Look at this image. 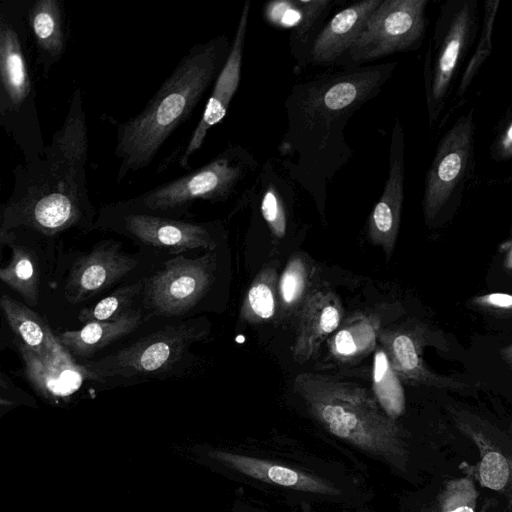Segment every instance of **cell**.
<instances>
[{
  "label": "cell",
  "instance_id": "obj_2",
  "mask_svg": "<svg viewBox=\"0 0 512 512\" xmlns=\"http://www.w3.org/2000/svg\"><path fill=\"white\" fill-rule=\"evenodd\" d=\"M83 96L81 88L74 89L44 155L13 168L12 192L0 209V235L31 231L55 237L96 228L98 211L87 186L89 135Z\"/></svg>",
  "mask_w": 512,
  "mask_h": 512
},
{
  "label": "cell",
  "instance_id": "obj_16",
  "mask_svg": "<svg viewBox=\"0 0 512 512\" xmlns=\"http://www.w3.org/2000/svg\"><path fill=\"white\" fill-rule=\"evenodd\" d=\"M404 129L396 117L391 133L389 168L384 189L368 219V237L389 259L393 253L404 200Z\"/></svg>",
  "mask_w": 512,
  "mask_h": 512
},
{
  "label": "cell",
  "instance_id": "obj_13",
  "mask_svg": "<svg viewBox=\"0 0 512 512\" xmlns=\"http://www.w3.org/2000/svg\"><path fill=\"white\" fill-rule=\"evenodd\" d=\"M250 7L251 1H245L228 57L214 82L199 122L185 144L175 149L159 165L158 172L169 169L168 167L173 164H177L181 169H188L189 161L202 147L209 130L225 117L241 80Z\"/></svg>",
  "mask_w": 512,
  "mask_h": 512
},
{
  "label": "cell",
  "instance_id": "obj_17",
  "mask_svg": "<svg viewBox=\"0 0 512 512\" xmlns=\"http://www.w3.org/2000/svg\"><path fill=\"white\" fill-rule=\"evenodd\" d=\"M213 457L234 471L257 481L296 492L340 497L341 489L332 481L286 464L231 452H214Z\"/></svg>",
  "mask_w": 512,
  "mask_h": 512
},
{
  "label": "cell",
  "instance_id": "obj_18",
  "mask_svg": "<svg viewBox=\"0 0 512 512\" xmlns=\"http://www.w3.org/2000/svg\"><path fill=\"white\" fill-rule=\"evenodd\" d=\"M296 334L292 345L294 360H310L322 343L340 326L343 307L339 297L328 288L309 292L298 311Z\"/></svg>",
  "mask_w": 512,
  "mask_h": 512
},
{
  "label": "cell",
  "instance_id": "obj_32",
  "mask_svg": "<svg viewBox=\"0 0 512 512\" xmlns=\"http://www.w3.org/2000/svg\"><path fill=\"white\" fill-rule=\"evenodd\" d=\"M498 6V0H489L484 3L483 21L480 38L471 59L469 60L466 68L464 69L463 76L460 80L457 93L459 97H461L465 93V91L473 81L474 77L478 73V70L480 69L481 65L490 55L492 47V34L496 14L498 11Z\"/></svg>",
  "mask_w": 512,
  "mask_h": 512
},
{
  "label": "cell",
  "instance_id": "obj_24",
  "mask_svg": "<svg viewBox=\"0 0 512 512\" xmlns=\"http://www.w3.org/2000/svg\"><path fill=\"white\" fill-rule=\"evenodd\" d=\"M297 18L289 37V48L299 69L309 65L313 45L328 22L336 0H293Z\"/></svg>",
  "mask_w": 512,
  "mask_h": 512
},
{
  "label": "cell",
  "instance_id": "obj_35",
  "mask_svg": "<svg viewBox=\"0 0 512 512\" xmlns=\"http://www.w3.org/2000/svg\"><path fill=\"white\" fill-rule=\"evenodd\" d=\"M502 359L512 368V343L500 351Z\"/></svg>",
  "mask_w": 512,
  "mask_h": 512
},
{
  "label": "cell",
  "instance_id": "obj_3",
  "mask_svg": "<svg viewBox=\"0 0 512 512\" xmlns=\"http://www.w3.org/2000/svg\"><path fill=\"white\" fill-rule=\"evenodd\" d=\"M231 47L226 34L189 48L143 110L116 128V181L147 168L214 84Z\"/></svg>",
  "mask_w": 512,
  "mask_h": 512
},
{
  "label": "cell",
  "instance_id": "obj_26",
  "mask_svg": "<svg viewBox=\"0 0 512 512\" xmlns=\"http://www.w3.org/2000/svg\"><path fill=\"white\" fill-rule=\"evenodd\" d=\"M6 234L10 236L6 244L11 247L12 255L9 264L0 269V279L30 307H35L39 301L40 280L37 260L28 247L17 241L13 233Z\"/></svg>",
  "mask_w": 512,
  "mask_h": 512
},
{
  "label": "cell",
  "instance_id": "obj_11",
  "mask_svg": "<svg viewBox=\"0 0 512 512\" xmlns=\"http://www.w3.org/2000/svg\"><path fill=\"white\" fill-rule=\"evenodd\" d=\"M216 271L215 249L197 258L181 254L170 258L144 278V307L154 316H186L206 297L215 282Z\"/></svg>",
  "mask_w": 512,
  "mask_h": 512
},
{
  "label": "cell",
  "instance_id": "obj_6",
  "mask_svg": "<svg viewBox=\"0 0 512 512\" xmlns=\"http://www.w3.org/2000/svg\"><path fill=\"white\" fill-rule=\"evenodd\" d=\"M257 167L247 148L230 144L205 165L117 203L135 212L184 219L196 202L227 200Z\"/></svg>",
  "mask_w": 512,
  "mask_h": 512
},
{
  "label": "cell",
  "instance_id": "obj_31",
  "mask_svg": "<svg viewBox=\"0 0 512 512\" xmlns=\"http://www.w3.org/2000/svg\"><path fill=\"white\" fill-rule=\"evenodd\" d=\"M144 278L117 288L94 305L83 309L78 319L82 323L93 321H114L132 310L134 301L142 296Z\"/></svg>",
  "mask_w": 512,
  "mask_h": 512
},
{
  "label": "cell",
  "instance_id": "obj_25",
  "mask_svg": "<svg viewBox=\"0 0 512 512\" xmlns=\"http://www.w3.org/2000/svg\"><path fill=\"white\" fill-rule=\"evenodd\" d=\"M380 332L377 315L357 313L332 334L328 341L330 355L340 362L365 356L375 348Z\"/></svg>",
  "mask_w": 512,
  "mask_h": 512
},
{
  "label": "cell",
  "instance_id": "obj_23",
  "mask_svg": "<svg viewBox=\"0 0 512 512\" xmlns=\"http://www.w3.org/2000/svg\"><path fill=\"white\" fill-rule=\"evenodd\" d=\"M0 306L19 344L39 356L49 355L64 348L48 324L30 306L7 294L2 295Z\"/></svg>",
  "mask_w": 512,
  "mask_h": 512
},
{
  "label": "cell",
  "instance_id": "obj_8",
  "mask_svg": "<svg viewBox=\"0 0 512 512\" xmlns=\"http://www.w3.org/2000/svg\"><path fill=\"white\" fill-rule=\"evenodd\" d=\"M479 29L476 0H452L440 10L424 62V85L430 127L437 121L456 72Z\"/></svg>",
  "mask_w": 512,
  "mask_h": 512
},
{
  "label": "cell",
  "instance_id": "obj_30",
  "mask_svg": "<svg viewBox=\"0 0 512 512\" xmlns=\"http://www.w3.org/2000/svg\"><path fill=\"white\" fill-rule=\"evenodd\" d=\"M310 267L301 255L292 257L278 280L279 310L282 317L289 316L309 294Z\"/></svg>",
  "mask_w": 512,
  "mask_h": 512
},
{
  "label": "cell",
  "instance_id": "obj_22",
  "mask_svg": "<svg viewBox=\"0 0 512 512\" xmlns=\"http://www.w3.org/2000/svg\"><path fill=\"white\" fill-rule=\"evenodd\" d=\"M141 322V310L132 309L117 320L88 322L78 330L62 332L57 338L71 355L88 358L132 333Z\"/></svg>",
  "mask_w": 512,
  "mask_h": 512
},
{
  "label": "cell",
  "instance_id": "obj_27",
  "mask_svg": "<svg viewBox=\"0 0 512 512\" xmlns=\"http://www.w3.org/2000/svg\"><path fill=\"white\" fill-rule=\"evenodd\" d=\"M278 275L274 268L263 269L248 288L240 309V319L259 324L272 319L279 308Z\"/></svg>",
  "mask_w": 512,
  "mask_h": 512
},
{
  "label": "cell",
  "instance_id": "obj_33",
  "mask_svg": "<svg viewBox=\"0 0 512 512\" xmlns=\"http://www.w3.org/2000/svg\"><path fill=\"white\" fill-rule=\"evenodd\" d=\"M476 491L469 479L449 482L442 492L437 512H475Z\"/></svg>",
  "mask_w": 512,
  "mask_h": 512
},
{
  "label": "cell",
  "instance_id": "obj_1",
  "mask_svg": "<svg viewBox=\"0 0 512 512\" xmlns=\"http://www.w3.org/2000/svg\"><path fill=\"white\" fill-rule=\"evenodd\" d=\"M396 62L346 66L295 83L285 102L287 126L277 147L283 171L324 213L327 188L350 161L344 130L351 117L376 97Z\"/></svg>",
  "mask_w": 512,
  "mask_h": 512
},
{
  "label": "cell",
  "instance_id": "obj_14",
  "mask_svg": "<svg viewBox=\"0 0 512 512\" xmlns=\"http://www.w3.org/2000/svg\"><path fill=\"white\" fill-rule=\"evenodd\" d=\"M139 266V259L126 253L122 243L101 240L72 265L64 288L72 304L84 302L112 287Z\"/></svg>",
  "mask_w": 512,
  "mask_h": 512
},
{
  "label": "cell",
  "instance_id": "obj_29",
  "mask_svg": "<svg viewBox=\"0 0 512 512\" xmlns=\"http://www.w3.org/2000/svg\"><path fill=\"white\" fill-rule=\"evenodd\" d=\"M460 428L466 432L478 445L482 459L479 465L481 483L493 490H503L512 483V461L468 423L461 421Z\"/></svg>",
  "mask_w": 512,
  "mask_h": 512
},
{
  "label": "cell",
  "instance_id": "obj_5",
  "mask_svg": "<svg viewBox=\"0 0 512 512\" xmlns=\"http://www.w3.org/2000/svg\"><path fill=\"white\" fill-rule=\"evenodd\" d=\"M29 0L0 2V126L28 163L44 155L30 34L26 21Z\"/></svg>",
  "mask_w": 512,
  "mask_h": 512
},
{
  "label": "cell",
  "instance_id": "obj_34",
  "mask_svg": "<svg viewBox=\"0 0 512 512\" xmlns=\"http://www.w3.org/2000/svg\"><path fill=\"white\" fill-rule=\"evenodd\" d=\"M471 303L482 309L491 312L512 313V294L492 292L475 296Z\"/></svg>",
  "mask_w": 512,
  "mask_h": 512
},
{
  "label": "cell",
  "instance_id": "obj_10",
  "mask_svg": "<svg viewBox=\"0 0 512 512\" xmlns=\"http://www.w3.org/2000/svg\"><path fill=\"white\" fill-rule=\"evenodd\" d=\"M96 228L124 235L139 245L170 254L198 248L210 251L217 247V226L213 223L135 212L117 202L100 208Z\"/></svg>",
  "mask_w": 512,
  "mask_h": 512
},
{
  "label": "cell",
  "instance_id": "obj_19",
  "mask_svg": "<svg viewBox=\"0 0 512 512\" xmlns=\"http://www.w3.org/2000/svg\"><path fill=\"white\" fill-rule=\"evenodd\" d=\"M26 21L35 51V65L47 78L63 58L68 44V25L61 0H29Z\"/></svg>",
  "mask_w": 512,
  "mask_h": 512
},
{
  "label": "cell",
  "instance_id": "obj_12",
  "mask_svg": "<svg viewBox=\"0 0 512 512\" xmlns=\"http://www.w3.org/2000/svg\"><path fill=\"white\" fill-rule=\"evenodd\" d=\"M473 115L461 116L439 142L426 174L423 213L432 222L448 204L468 174L473 155Z\"/></svg>",
  "mask_w": 512,
  "mask_h": 512
},
{
  "label": "cell",
  "instance_id": "obj_9",
  "mask_svg": "<svg viewBox=\"0 0 512 512\" xmlns=\"http://www.w3.org/2000/svg\"><path fill=\"white\" fill-rule=\"evenodd\" d=\"M427 0H382L338 65L362 66L417 49L426 30Z\"/></svg>",
  "mask_w": 512,
  "mask_h": 512
},
{
  "label": "cell",
  "instance_id": "obj_21",
  "mask_svg": "<svg viewBox=\"0 0 512 512\" xmlns=\"http://www.w3.org/2000/svg\"><path fill=\"white\" fill-rule=\"evenodd\" d=\"M18 347L25 363L27 378L43 395L69 396L80 388L84 379H88L84 365L77 364L65 348L39 356L19 343Z\"/></svg>",
  "mask_w": 512,
  "mask_h": 512
},
{
  "label": "cell",
  "instance_id": "obj_4",
  "mask_svg": "<svg viewBox=\"0 0 512 512\" xmlns=\"http://www.w3.org/2000/svg\"><path fill=\"white\" fill-rule=\"evenodd\" d=\"M293 387L331 435L397 470L406 469V433L365 388L311 372L298 374Z\"/></svg>",
  "mask_w": 512,
  "mask_h": 512
},
{
  "label": "cell",
  "instance_id": "obj_20",
  "mask_svg": "<svg viewBox=\"0 0 512 512\" xmlns=\"http://www.w3.org/2000/svg\"><path fill=\"white\" fill-rule=\"evenodd\" d=\"M381 2L382 0H363L336 13L317 37L310 54L309 65H338Z\"/></svg>",
  "mask_w": 512,
  "mask_h": 512
},
{
  "label": "cell",
  "instance_id": "obj_28",
  "mask_svg": "<svg viewBox=\"0 0 512 512\" xmlns=\"http://www.w3.org/2000/svg\"><path fill=\"white\" fill-rule=\"evenodd\" d=\"M372 387L380 407L390 418L396 420L405 409V396L401 379L382 347L376 349L374 354Z\"/></svg>",
  "mask_w": 512,
  "mask_h": 512
},
{
  "label": "cell",
  "instance_id": "obj_7",
  "mask_svg": "<svg viewBox=\"0 0 512 512\" xmlns=\"http://www.w3.org/2000/svg\"><path fill=\"white\" fill-rule=\"evenodd\" d=\"M208 333L200 318L166 325L127 347L98 361L86 363L90 380H125L160 376L169 372L188 354L190 347Z\"/></svg>",
  "mask_w": 512,
  "mask_h": 512
},
{
  "label": "cell",
  "instance_id": "obj_36",
  "mask_svg": "<svg viewBox=\"0 0 512 512\" xmlns=\"http://www.w3.org/2000/svg\"><path fill=\"white\" fill-rule=\"evenodd\" d=\"M506 266L510 269H512V245L508 250L507 257H506Z\"/></svg>",
  "mask_w": 512,
  "mask_h": 512
},
{
  "label": "cell",
  "instance_id": "obj_15",
  "mask_svg": "<svg viewBox=\"0 0 512 512\" xmlns=\"http://www.w3.org/2000/svg\"><path fill=\"white\" fill-rule=\"evenodd\" d=\"M390 364L402 381L440 389L464 390L467 383L429 370L423 350L434 339L432 330L419 321H411L394 329L381 330L378 337Z\"/></svg>",
  "mask_w": 512,
  "mask_h": 512
}]
</instances>
